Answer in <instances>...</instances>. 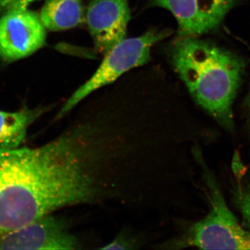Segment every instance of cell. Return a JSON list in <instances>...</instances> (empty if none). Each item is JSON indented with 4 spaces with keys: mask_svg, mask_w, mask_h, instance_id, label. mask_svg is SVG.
<instances>
[{
    "mask_svg": "<svg viewBox=\"0 0 250 250\" xmlns=\"http://www.w3.org/2000/svg\"><path fill=\"white\" fill-rule=\"evenodd\" d=\"M166 50L195 103L224 129L233 132V104L246 68L244 61L198 37H177Z\"/></svg>",
    "mask_w": 250,
    "mask_h": 250,
    "instance_id": "obj_1",
    "label": "cell"
},
{
    "mask_svg": "<svg viewBox=\"0 0 250 250\" xmlns=\"http://www.w3.org/2000/svg\"><path fill=\"white\" fill-rule=\"evenodd\" d=\"M193 154L202 167L209 211L168 246L172 249L193 247L203 250H250V230L242 226L229 208L214 174L205 164L199 149H193Z\"/></svg>",
    "mask_w": 250,
    "mask_h": 250,
    "instance_id": "obj_2",
    "label": "cell"
},
{
    "mask_svg": "<svg viewBox=\"0 0 250 250\" xmlns=\"http://www.w3.org/2000/svg\"><path fill=\"white\" fill-rule=\"evenodd\" d=\"M171 34L170 29L151 28L142 35L121 41L105 54L103 62L89 80L67 99L56 116V121L62 119L99 89L113 84L133 69L146 65L150 62L152 47Z\"/></svg>",
    "mask_w": 250,
    "mask_h": 250,
    "instance_id": "obj_3",
    "label": "cell"
},
{
    "mask_svg": "<svg viewBox=\"0 0 250 250\" xmlns=\"http://www.w3.org/2000/svg\"><path fill=\"white\" fill-rule=\"evenodd\" d=\"M40 16L28 8L8 11L0 18V59L11 62L29 57L46 45Z\"/></svg>",
    "mask_w": 250,
    "mask_h": 250,
    "instance_id": "obj_4",
    "label": "cell"
},
{
    "mask_svg": "<svg viewBox=\"0 0 250 250\" xmlns=\"http://www.w3.org/2000/svg\"><path fill=\"white\" fill-rule=\"evenodd\" d=\"M238 0H149V7L170 11L178 37H199L219 27Z\"/></svg>",
    "mask_w": 250,
    "mask_h": 250,
    "instance_id": "obj_5",
    "label": "cell"
},
{
    "mask_svg": "<svg viewBox=\"0 0 250 250\" xmlns=\"http://www.w3.org/2000/svg\"><path fill=\"white\" fill-rule=\"evenodd\" d=\"M78 240L62 219L49 214L0 235V250H75Z\"/></svg>",
    "mask_w": 250,
    "mask_h": 250,
    "instance_id": "obj_6",
    "label": "cell"
},
{
    "mask_svg": "<svg viewBox=\"0 0 250 250\" xmlns=\"http://www.w3.org/2000/svg\"><path fill=\"white\" fill-rule=\"evenodd\" d=\"M130 18L129 0H89L85 23L95 49L105 55L125 40Z\"/></svg>",
    "mask_w": 250,
    "mask_h": 250,
    "instance_id": "obj_7",
    "label": "cell"
},
{
    "mask_svg": "<svg viewBox=\"0 0 250 250\" xmlns=\"http://www.w3.org/2000/svg\"><path fill=\"white\" fill-rule=\"evenodd\" d=\"M49 109V106H38L15 112L0 111V149L19 147L29 126Z\"/></svg>",
    "mask_w": 250,
    "mask_h": 250,
    "instance_id": "obj_8",
    "label": "cell"
},
{
    "mask_svg": "<svg viewBox=\"0 0 250 250\" xmlns=\"http://www.w3.org/2000/svg\"><path fill=\"white\" fill-rule=\"evenodd\" d=\"M39 16L47 30H68L85 22V8L83 0H47Z\"/></svg>",
    "mask_w": 250,
    "mask_h": 250,
    "instance_id": "obj_9",
    "label": "cell"
},
{
    "mask_svg": "<svg viewBox=\"0 0 250 250\" xmlns=\"http://www.w3.org/2000/svg\"><path fill=\"white\" fill-rule=\"evenodd\" d=\"M233 203L242 215L245 225L250 229V180L239 182L233 188Z\"/></svg>",
    "mask_w": 250,
    "mask_h": 250,
    "instance_id": "obj_10",
    "label": "cell"
},
{
    "mask_svg": "<svg viewBox=\"0 0 250 250\" xmlns=\"http://www.w3.org/2000/svg\"><path fill=\"white\" fill-rule=\"evenodd\" d=\"M139 239H136L131 233H120L111 243L100 248L102 250H129L139 248Z\"/></svg>",
    "mask_w": 250,
    "mask_h": 250,
    "instance_id": "obj_11",
    "label": "cell"
},
{
    "mask_svg": "<svg viewBox=\"0 0 250 250\" xmlns=\"http://www.w3.org/2000/svg\"><path fill=\"white\" fill-rule=\"evenodd\" d=\"M37 1L40 0H0V14L11 9L28 8L29 5Z\"/></svg>",
    "mask_w": 250,
    "mask_h": 250,
    "instance_id": "obj_12",
    "label": "cell"
},
{
    "mask_svg": "<svg viewBox=\"0 0 250 250\" xmlns=\"http://www.w3.org/2000/svg\"><path fill=\"white\" fill-rule=\"evenodd\" d=\"M246 128L250 136V90L248 100V114H247Z\"/></svg>",
    "mask_w": 250,
    "mask_h": 250,
    "instance_id": "obj_13",
    "label": "cell"
}]
</instances>
